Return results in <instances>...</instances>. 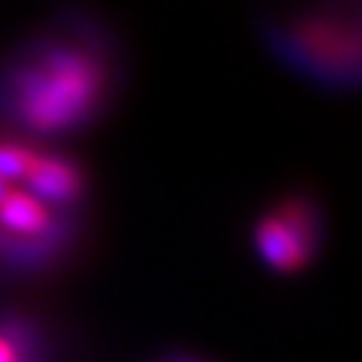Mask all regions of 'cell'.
Instances as JSON below:
<instances>
[{"instance_id":"obj_1","label":"cell","mask_w":362,"mask_h":362,"mask_svg":"<svg viewBox=\"0 0 362 362\" xmlns=\"http://www.w3.org/2000/svg\"><path fill=\"white\" fill-rule=\"evenodd\" d=\"M107 89L100 54L81 43H52L16 67L6 103L16 121L38 134H65L89 121Z\"/></svg>"},{"instance_id":"obj_2","label":"cell","mask_w":362,"mask_h":362,"mask_svg":"<svg viewBox=\"0 0 362 362\" xmlns=\"http://www.w3.org/2000/svg\"><path fill=\"white\" fill-rule=\"evenodd\" d=\"M320 218L306 199H287L272 215L260 218L255 228V245L260 258L274 272H300L317 252Z\"/></svg>"},{"instance_id":"obj_3","label":"cell","mask_w":362,"mask_h":362,"mask_svg":"<svg viewBox=\"0 0 362 362\" xmlns=\"http://www.w3.org/2000/svg\"><path fill=\"white\" fill-rule=\"evenodd\" d=\"M285 43V49L293 52L300 65L330 70L336 76H341L344 65L349 73L357 67V33L344 35L341 25L330 19H300L290 30Z\"/></svg>"},{"instance_id":"obj_4","label":"cell","mask_w":362,"mask_h":362,"mask_svg":"<svg viewBox=\"0 0 362 362\" xmlns=\"http://www.w3.org/2000/svg\"><path fill=\"white\" fill-rule=\"evenodd\" d=\"M27 182L38 202H57V204H70L83 191V177L76 164L57 156H35Z\"/></svg>"},{"instance_id":"obj_5","label":"cell","mask_w":362,"mask_h":362,"mask_svg":"<svg viewBox=\"0 0 362 362\" xmlns=\"http://www.w3.org/2000/svg\"><path fill=\"white\" fill-rule=\"evenodd\" d=\"M0 226L8 228L13 236L38 239L40 233L49 231L52 218L43 202L25 191H8L0 199Z\"/></svg>"},{"instance_id":"obj_6","label":"cell","mask_w":362,"mask_h":362,"mask_svg":"<svg viewBox=\"0 0 362 362\" xmlns=\"http://www.w3.org/2000/svg\"><path fill=\"white\" fill-rule=\"evenodd\" d=\"M35 156L19 143H0V180H27Z\"/></svg>"},{"instance_id":"obj_7","label":"cell","mask_w":362,"mask_h":362,"mask_svg":"<svg viewBox=\"0 0 362 362\" xmlns=\"http://www.w3.org/2000/svg\"><path fill=\"white\" fill-rule=\"evenodd\" d=\"M0 362H25V351L19 341L0 330Z\"/></svg>"},{"instance_id":"obj_8","label":"cell","mask_w":362,"mask_h":362,"mask_svg":"<svg viewBox=\"0 0 362 362\" xmlns=\"http://www.w3.org/2000/svg\"><path fill=\"white\" fill-rule=\"evenodd\" d=\"M6 194H8V188H6V182L0 180V199H3V196H6Z\"/></svg>"},{"instance_id":"obj_9","label":"cell","mask_w":362,"mask_h":362,"mask_svg":"<svg viewBox=\"0 0 362 362\" xmlns=\"http://www.w3.org/2000/svg\"><path fill=\"white\" fill-rule=\"evenodd\" d=\"M172 362H191V360H172Z\"/></svg>"}]
</instances>
